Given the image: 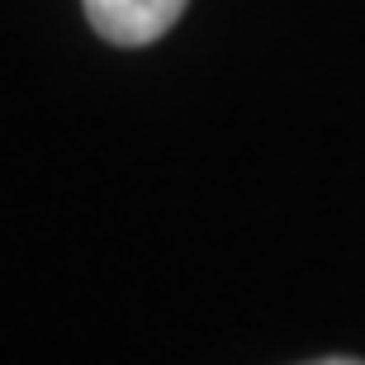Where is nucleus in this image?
Here are the masks:
<instances>
[{
  "mask_svg": "<svg viewBox=\"0 0 365 365\" xmlns=\"http://www.w3.org/2000/svg\"><path fill=\"white\" fill-rule=\"evenodd\" d=\"M185 0H86V19L114 48H148L180 19Z\"/></svg>",
  "mask_w": 365,
  "mask_h": 365,
  "instance_id": "nucleus-1",
  "label": "nucleus"
},
{
  "mask_svg": "<svg viewBox=\"0 0 365 365\" xmlns=\"http://www.w3.org/2000/svg\"><path fill=\"white\" fill-rule=\"evenodd\" d=\"M309 365H365V361H351V356H327V361H309Z\"/></svg>",
  "mask_w": 365,
  "mask_h": 365,
  "instance_id": "nucleus-2",
  "label": "nucleus"
}]
</instances>
